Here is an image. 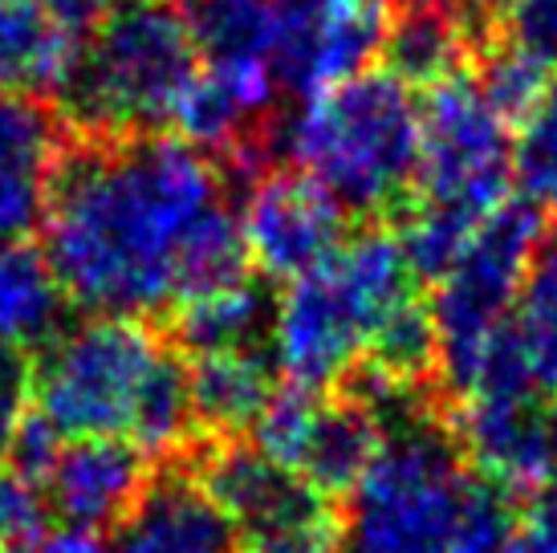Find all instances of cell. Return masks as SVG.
I'll return each mask as SVG.
<instances>
[{"mask_svg": "<svg viewBox=\"0 0 557 553\" xmlns=\"http://www.w3.org/2000/svg\"><path fill=\"white\" fill-rule=\"evenodd\" d=\"M159 351V339L139 318L94 314L41 346L33 362V407L65 440L126 435Z\"/></svg>", "mask_w": 557, "mask_h": 553, "instance_id": "cell-8", "label": "cell"}, {"mask_svg": "<svg viewBox=\"0 0 557 553\" xmlns=\"http://www.w3.org/2000/svg\"><path fill=\"white\" fill-rule=\"evenodd\" d=\"M151 480V464L126 435H90L70 440L46 477V505L70 529L102 533L135 508Z\"/></svg>", "mask_w": 557, "mask_h": 553, "instance_id": "cell-13", "label": "cell"}, {"mask_svg": "<svg viewBox=\"0 0 557 553\" xmlns=\"http://www.w3.org/2000/svg\"><path fill=\"white\" fill-rule=\"evenodd\" d=\"M456 444L480 477L512 496L545 492L554 477V419L545 415L542 395L465 400Z\"/></svg>", "mask_w": 557, "mask_h": 553, "instance_id": "cell-14", "label": "cell"}, {"mask_svg": "<svg viewBox=\"0 0 557 553\" xmlns=\"http://www.w3.org/2000/svg\"><path fill=\"white\" fill-rule=\"evenodd\" d=\"M180 9L203 65H277L281 0H180Z\"/></svg>", "mask_w": 557, "mask_h": 553, "instance_id": "cell-22", "label": "cell"}, {"mask_svg": "<svg viewBox=\"0 0 557 553\" xmlns=\"http://www.w3.org/2000/svg\"><path fill=\"white\" fill-rule=\"evenodd\" d=\"M41 229L65 297L90 314H163L252 265L224 163L163 131L65 147Z\"/></svg>", "mask_w": 557, "mask_h": 553, "instance_id": "cell-1", "label": "cell"}, {"mask_svg": "<svg viewBox=\"0 0 557 553\" xmlns=\"http://www.w3.org/2000/svg\"><path fill=\"white\" fill-rule=\"evenodd\" d=\"M549 86V70L517 53L512 46H500L484 53V62L476 70V90L484 94V102L505 119V123H521L533 102L542 98V90Z\"/></svg>", "mask_w": 557, "mask_h": 553, "instance_id": "cell-28", "label": "cell"}, {"mask_svg": "<svg viewBox=\"0 0 557 553\" xmlns=\"http://www.w3.org/2000/svg\"><path fill=\"white\" fill-rule=\"evenodd\" d=\"M468 21L456 0H407L395 9L387 46V70L407 86H435L460 74L468 58Z\"/></svg>", "mask_w": 557, "mask_h": 553, "instance_id": "cell-17", "label": "cell"}, {"mask_svg": "<svg viewBox=\"0 0 557 553\" xmlns=\"http://www.w3.org/2000/svg\"><path fill=\"white\" fill-rule=\"evenodd\" d=\"M281 151L346 212H387L416 187L419 102L391 70H362L301 94L281 126Z\"/></svg>", "mask_w": 557, "mask_h": 553, "instance_id": "cell-4", "label": "cell"}, {"mask_svg": "<svg viewBox=\"0 0 557 553\" xmlns=\"http://www.w3.org/2000/svg\"><path fill=\"white\" fill-rule=\"evenodd\" d=\"M468 16H488V13H500L509 0H456Z\"/></svg>", "mask_w": 557, "mask_h": 553, "instance_id": "cell-37", "label": "cell"}, {"mask_svg": "<svg viewBox=\"0 0 557 553\" xmlns=\"http://www.w3.org/2000/svg\"><path fill=\"white\" fill-rule=\"evenodd\" d=\"M435 325H432V309L419 297H407L387 322L374 330V339L367 342V362L374 374L391 379L395 386H411L435 370Z\"/></svg>", "mask_w": 557, "mask_h": 553, "instance_id": "cell-26", "label": "cell"}, {"mask_svg": "<svg viewBox=\"0 0 557 553\" xmlns=\"http://www.w3.org/2000/svg\"><path fill=\"white\" fill-rule=\"evenodd\" d=\"M509 171L529 208L557 216V77H549L542 98L517 123Z\"/></svg>", "mask_w": 557, "mask_h": 553, "instance_id": "cell-25", "label": "cell"}, {"mask_svg": "<svg viewBox=\"0 0 557 553\" xmlns=\"http://www.w3.org/2000/svg\"><path fill=\"white\" fill-rule=\"evenodd\" d=\"M512 529H517L512 492L480 480V484H468L444 553H509Z\"/></svg>", "mask_w": 557, "mask_h": 553, "instance_id": "cell-29", "label": "cell"}, {"mask_svg": "<svg viewBox=\"0 0 557 553\" xmlns=\"http://www.w3.org/2000/svg\"><path fill=\"white\" fill-rule=\"evenodd\" d=\"M49 505L41 501V489L0 468V553H37L46 541Z\"/></svg>", "mask_w": 557, "mask_h": 553, "instance_id": "cell-30", "label": "cell"}, {"mask_svg": "<svg viewBox=\"0 0 557 553\" xmlns=\"http://www.w3.org/2000/svg\"><path fill=\"white\" fill-rule=\"evenodd\" d=\"M509 553H557V489L542 492L525 517H517Z\"/></svg>", "mask_w": 557, "mask_h": 553, "instance_id": "cell-34", "label": "cell"}, {"mask_svg": "<svg viewBox=\"0 0 557 553\" xmlns=\"http://www.w3.org/2000/svg\"><path fill=\"white\" fill-rule=\"evenodd\" d=\"M542 212L521 204H500L480 220L460 257L435 276L432 309L435 325V370L444 374L451 395H460L484 346L512 325V309L542 245Z\"/></svg>", "mask_w": 557, "mask_h": 553, "instance_id": "cell-7", "label": "cell"}, {"mask_svg": "<svg viewBox=\"0 0 557 553\" xmlns=\"http://www.w3.org/2000/svg\"><path fill=\"white\" fill-rule=\"evenodd\" d=\"M554 472H557V415H554Z\"/></svg>", "mask_w": 557, "mask_h": 553, "instance_id": "cell-38", "label": "cell"}, {"mask_svg": "<svg viewBox=\"0 0 557 553\" xmlns=\"http://www.w3.org/2000/svg\"><path fill=\"white\" fill-rule=\"evenodd\" d=\"M62 447H65L62 431L53 428V423H49L37 407H29V411H25V419L16 423V431H13V440H9V452H4V456L13 460V472H21L29 484H37V489H41Z\"/></svg>", "mask_w": 557, "mask_h": 553, "instance_id": "cell-32", "label": "cell"}, {"mask_svg": "<svg viewBox=\"0 0 557 553\" xmlns=\"http://www.w3.org/2000/svg\"><path fill=\"white\" fill-rule=\"evenodd\" d=\"M82 53L37 0H0V86L25 94H58Z\"/></svg>", "mask_w": 557, "mask_h": 553, "instance_id": "cell-20", "label": "cell"}, {"mask_svg": "<svg viewBox=\"0 0 557 553\" xmlns=\"http://www.w3.org/2000/svg\"><path fill=\"white\" fill-rule=\"evenodd\" d=\"M465 492L456 431L416 411L395 415L367 472L346 492L338 553H444Z\"/></svg>", "mask_w": 557, "mask_h": 553, "instance_id": "cell-6", "label": "cell"}, {"mask_svg": "<svg viewBox=\"0 0 557 553\" xmlns=\"http://www.w3.org/2000/svg\"><path fill=\"white\" fill-rule=\"evenodd\" d=\"M500 41L542 70H557V0H509L500 9Z\"/></svg>", "mask_w": 557, "mask_h": 553, "instance_id": "cell-31", "label": "cell"}, {"mask_svg": "<svg viewBox=\"0 0 557 553\" xmlns=\"http://www.w3.org/2000/svg\"><path fill=\"white\" fill-rule=\"evenodd\" d=\"M269 325H273V302L252 276L224 285V290L200 293V297H187L171 309L175 342L191 358L220 351H252L264 342Z\"/></svg>", "mask_w": 557, "mask_h": 553, "instance_id": "cell-21", "label": "cell"}, {"mask_svg": "<svg viewBox=\"0 0 557 553\" xmlns=\"http://www.w3.org/2000/svg\"><path fill=\"white\" fill-rule=\"evenodd\" d=\"M65 151L58 114L25 90L0 86V245H21L46 224L49 184Z\"/></svg>", "mask_w": 557, "mask_h": 553, "instance_id": "cell-12", "label": "cell"}, {"mask_svg": "<svg viewBox=\"0 0 557 553\" xmlns=\"http://www.w3.org/2000/svg\"><path fill=\"white\" fill-rule=\"evenodd\" d=\"M191 431H196V415H191V386H187L184 358L175 351H159L139 386L126 440L139 444L147 456H171V452L187 447Z\"/></svg>", "mask_w": 557, "mask_h": 553, "instance_id": "cell-23", "label": "cell"}, {"mask_svg": "<svg viewBox=\"0 0 557 553\" xmlns=\"http://www.w3.org/2000/svg\"><path fill=\"white\" fill-rule=\"evenodd\" d=\"M248 261L273 281L310 273L346 241V208L306 171H257L240 208Z\"/></svg>", "mask_w": 557, "mask_h": 553, "instance_id": "cell-9", "label": "cell"}, {"mask_svg": "<svg viewBox=\"0 0 557 553\" xmlns=\"http://www.w3.org/2000/svg\"><path fill=\"white\" fill-rule=\"evenodd\" d=\"M512 135L472 74H451L428 86L419 102L416 204L403 220V253L416 276L444 273L484 216L505 204L512 184Z\"/></svg>", "mask_w": 557, "mask_h": 553, "instance_id": "cell-2", "label": "cell"}, {"mask_svg": "<svg viewBox=\"0 0 557 553\" xmlns=\"http://www.w3.org/2000/svg\"><path fill=\"white\" fill-rule=\"evenodd\" d=\"M187 386H191L196 428L212 431L216 440H236L240 431L257 423L269 395L277 391L273 358L261 354V346L200 354L187 367Z\"/></svg>", "mask_w": 557, "mask_h": 553, "instance_id": "cell-16", "label": "cell"}, {"mask_svg": "<svg viewBox=\"0 0 557 553\" xmlns=\"http://www.w3.org/2000/svg\"><path fill=\"white\" fill-rule=\"evenodd\" d=\"M399 0H281V86L313 94L371 70Z\"/></svg>", "mask_w": 557, "mask_h": 553, "instance_id": "cell-10", "label": "cell"}, {"mask_svg": "<svg viewBox=\"0 0 557 553\" xmlns=\"http://www.w3.org/2000/svg\"><path fill=\"white\" fill-rule=\"evenodd\" d=\"M33 407V358L0 342V456L9 452L16 423Z\"/></svg>", "mask_w": 557, "mask_h": 553, "instance_id": "cell-33", "label": "cell"}, {"mask_svg": "<svg viewBox=\"0 0 557 553\" xmlns=\"http://www.w3.org/2000/svg\"><path fill=\"white\" fill-rule=\"evenodd\" d=\"M41 4V13L65 33V37H74V41H86L107 13L114 9V0H37Z\"/></svg>", "mask_w": 557, "mask_h": 553, "instance_id": "cell-35", "label": "cell"}, {"mask_svg": "<svg viewBox=\"0 0 557 553\" xmlns=\"http://www.w3.org/2000/svg\"><path fill=\"white\" fill-rule=\"evenodd\" d=\"M240 553H338V533H334V525L294 529V533H264V538L248 541Z\"/></svg>", "mask_w": 557, "mask_h": 553, "instance_id": "cell-36", "label": "cell"}, {"mask_svg": "<svg viewBox=\"0 0 557 553\" xmlns=\"http://www.w3.org/2000/svg\"><path fill=\"white\" fill-rule=\"evenodd\" d=\"M512 330L525 351L537 391L557 400V232L542 236V245L533 253V265L512 309Z\"/></svg>", "mask_w": 557, "mask_h": 553, "instance_id": "cell-24", "label": "cell"}, {"mask_svg": "<svg viewBox=\"0 0 557 553\" xmlns=\"http://www.w3.org/2000/svg\"><path fill=\"white\" fill-rule=\"evenodd\" d=\"M416 281L399 232H355L281 293L269 325L273 367L301 391L322 395L338 386L367 354L374 330L416 297Z\"/></svg>", "mask_w": 557, "mask_h": 553, "instance_id": "cell-3", "label": "cell"}, {"mask_svg": "<svg viewBox=\"0 0 557 553\" xmlns=\"http://www.w3.org/2000/svg\"><path fill=\"white\" fill-rule=\"evenodd\" d=\"M379 440H383V423L371 407H362L350 395H342L334 403L322 400V407L313 415L306 452H301V464H297V477L322 492L325 501L346 496L355 489V480L367 472Z\"/></svg>", "mask_w": 557, "mask_h": 553, "instance_id": "cell-19", "label": "cell"}, {"mask_svg": "<svg viewBox=\"0 0 557 553\" xmlns=\"http://www.w3.org/2000/svg\"><path fill=\"white\" fill-rule=\"evenodd\" d=\"M65 306L70 297L41 248L29 241L0 245V342L25 354L41 351L62 334Z\"/></svg>", "mask_w": 557, "mask_h": 553, "instance_id": "cell-18", "label": "cell"}, {"mask_svg": "<svg viewBox=\"0 0 557 553\" xmlns=\"http://www.w3.org/2000/svg\"><path fill=\"white\" fill-rule=\"evenodd\" d=\"M196 74L200 49L180 0H114L58 98L82 135H147L171 123Z\"/></svg>", "mask_w": 557, "mask_h": 553, "instance_id": "cell-5", "label": "cell"}, {"mask_svg": "<svg viewBox=\"0 0 557 553\" xmlns=\"http://www.w3.org/2000/svg\"><path fill=\"white\" fill-rule=\"evenodd\" d=\"M322 407V395L318 391H301V386H281L269 395L264 411L257 415L252 423V444L261 447L264 456L281 468L297 472L301 464V452H306V440H310L313 415Z\"/></svg>", "mask_w": 557, "mask_h": 553, "instance_id": "cell-27", "label": "cell"}, {"mask_svg": "<svg viewBox=\"0 0 557 553\" xmlns=\"http://www.w3.org/2000/svg\"><path fill=\"white\" fill-rule=\"evenodd\" d=\"M110 553H236V525L191 472L151 477Z\"/></svg>", "mask_w": 557, "mask_h": 553, "instance_id": "cell-15", "label": "cell"}, {"mask_svg": "<svg viewBox=\"0 0 557 553\" xmlns=\"http://www.w3.org/2000/svg\"><path fill=\"white\" fill-rule=\"evenodd\" d=\"M200 489L224 508V517L245 529L248 538L264 533H294V529H322L330 521V501L306 480L264 456L257 444L220 440L203 452L196 468Z\"/></svg>", "mask_w": 557, "mask_h": 553, "instance_id": "cell-11", "label": "cell"}]
</instances>
